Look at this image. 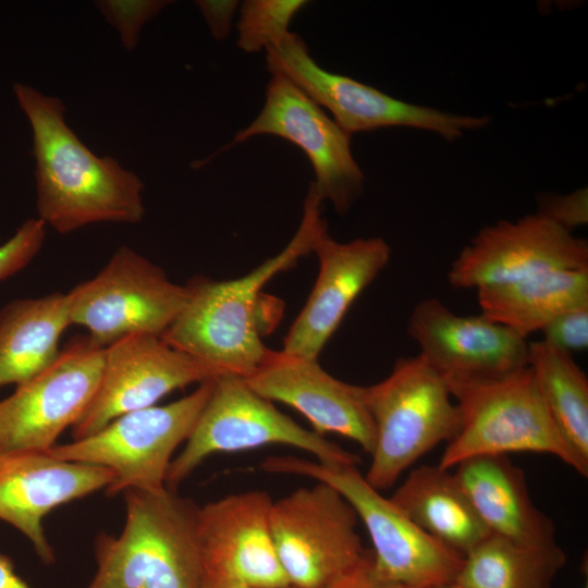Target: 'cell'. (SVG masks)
Here are the masks:
<instances>
[{
    "label": "cell",
    "instance_id": "1",
    "mask_svg": "<svg viewBox=\"0 0 588 588\" xmlns=\"http://www.w3.org/2000/svg\"><path fill=\"white\" fill-rule=\"evenodd\" d=\"M13 91L33 132L38 219L61 234L98 222L138 223L139 176L95 155L68 125L61 99L21 83Z\"/></svg>",
    "mask_w": 588,
    "mask_h": 588
},
{
    "label": "cell",
    "instance_id": "2",
    "mask_svg": "<svg viewBox=\"0 0 588 588\" xmlns=\"http://www.w3.org/2000/svg\"><path fill=\"white\" fill-rule=\"evenodd\" d=\"M321 203L311 183L292 240L249 273L226 281L192 279L186 284L185 307L160 338L217 376L247 378L254 373L272 352L261 340V290L277 273L313 252L319 235L327 231Z\"/></svg>",
    "mask_w": 588,
    "mask_h": 588
},
{
    "label": "cell",
    "instance_id": "3",
    "mask_svg": "<svg viewBox=\"0 0 588 588\" xmlns=\"http://www.w3.org/2000/svg\"><path fill=\"white\" fill-rule=\"evenodd\" d=\"M124 499V527L97 537V572L87 588H199V506L167 487L126 490Z\"/></svg>",
    "mask_w": 588,
    "mask_h": 588
},
{
    "label": "cell",
    "instance_id": "4",
    "mask_svg": "<svg viewBox=\"0 0 588 588\" xmlns=\"http://www.w3.org/2000/svg\"><path fill=\"white\" fill-rule=\"evenodd\" d=\"M461 425L439 466L453 469L481 455L544 453L583 477L588 466L571 451L554 425L529 366L495 378H446Z\"/></svg>",
    "mask_w": 588,
    "mask_h": 588
},
{
    "label": "cell",
    "instance_id": "5",
    "mask_svg": "<svg viewBox=\"0 0 588 588\" xmlns=\"http://www.w3.org/2000/svg\"><path fill=\"white\" fill-rule=\"evenodd\" d=\"M365 396L376 433L365 478L379 491L391 488L460 429V412L446 378L420 354L399 359L387 378L365 387Z\"/></svg>",
    "mask_w": 588,
    "mask_h": 588
},
{
    "label": "cell",
    "instance_id": "6",
    "mask_svg": "<svg viewBox=\"0 0 588 588\" xmlns=\"http://www.w3.org/2000/svg\"><path fill=\"white\" fill-rule=\"evenodd\" d=\"M268 473L298 475L332 486L352 505L372 543L375 573L406 588L453 583L464 556L438 541L373 488L357 466H329L295 456L266 458Z\"/></svg>",
    "mask_w": 588,
    "mask_h": 588
},
{
    "label": "cell",
    "instance_id": "7",
    "mask_svg": "<svg viewBox=\"0 0 588 588\" xmlns=\"http://www.w3.org/2000/svg\"><path fill=\"white\" fill-rule=\"evenodd\" d=\"M271 444L296 448L329 466H357L358 455L306 429L256 393L244 378L221 375L185 441L169 467L166 487L176 490L205 458Z\"/></svg>",
    "mask_w": 588,
    "mask_h": 588
},
{
    "label": "cell",
    "instance_id": "8",
    "mask_svg": "<svg viewBox=\"0 0 588 588\" xmlns=\"http://www.w3.org/2000/svg\"><path fill=\"white\" fill-rule=\"evenodd\" d=\"M213 379L167 405L123 414L88 437L56 444L49 453L60 460L111 470L113 481L106 488L109 495L131 489L162 490L172 455L192 433L211 393Z\"/></svg>",
    "mask_w": 588,
    "mask_h": 588
},
{
    "label": "cell",
    "instance_id": "9",
    "mask_svg": "<svg viewBox=\"0 0 588 588\" xmlns=\"http://www.w3.org/2000/svg\"><path fill=\"white\" fill-rule=\"evenodd\" d=\"M72 324L106 348L131 334L161 336L181 314L188 289L130 247L115 250L91 279L66 293Z\"/></svg>",
    "mask_w": 588,
    "mask_h": 588
},
{
    "label": "cell",
    "instance_id": "10",
    "mask_svg": "<svg viewBox=\"0 0 588 588\" xmlns=\"http://www.w3.org/2000/svg\"><path fill=\"white\" fill-rule=\"evenodd\" d=\"M266 68L286 77L348 134L383 127L404 126L433 132L446 140L466 131L485 127L487 117L457 115L413 105L385 93L321 68L310 56L304 39L289 33L266 49Z\"/></svg>",
    "mask_w": 588,
    "mask_h": 588
},
{
    "label": "cell",
    "instance_id": "11",
    "mask_svg": "<svg viewBox=\"0 0 588 588\" xmlns=\"http://www.w3.org/2000/svg\"><path fill=\"white\" fill-rule=\"evenodd\" d=\"M358 517L332 486L318 481L273 501L270 528L278 559L294 588H323L365 555Z\"/></svg>",
    "mask_w": 588,
    "mask_h": 588
},
{
    "label": "cell",
    "instance_id": "12",
    "mask_svg": "<svg viewBox=\"0 0 588 588\" xmlns=\"http://www.w3.org/2000/svg\"><path fill=\"white\" fill-rule=\"evenodd\" d=\"M105 348L88 335L70 340L41 372L0 401V452L49 451L94 400Z\"/></svg>",
    "mask_w": 588,
    "mask_h": 588
},
{
    "label": "cell",
    "instance_id": "13",
    "mask_svg": "<svg viewBox=\"0 0 588 588\" xmlns=\"http://www.w3.org/2000/svg\"><path fill=\"white\" fill-rule=\"evenodd\" d=\"M274 135L299 147L313 166L311 182L321 200L346 213L362 195L364 173L351 150V134L284 76L273 74L259 114L222 149L257 135Z\"/></svg>",
    "mask_w": 588,
    "mask_h": 588
},
{
    "label": "cell",
    "instance_id": "14",
    "mask_svg": "<svg viewBox=\"0 0 588 588\" xmlns=\"http://www.w3.org/2000/svg\"><path fill=\"white\" fill-rule=\"evenodd\" d=\"M561 269H588L587 243L541 212L482 229L453 261V287L483 289Z\"/></svg>",
    "mask_w": 588,
    "mask_h": 588
},
{
    "label": "cell",
    "instance_id": "15",
    "mask_svg": "<svg viewBox=\"0 0 588 588\" xmlns=\"http://www.w3.org/2000/svg\"><path fill=\"white\" fill-rule=\"evenodd\" d=\"M218 377L160 336L136 333L105 348L103 366L94 400L72 427L74 440L88 437L117 417L147 408L164 395Z\"/></svg>",
    "mask_w": 588,
    "mask_h": 588
},
{
    "label": "cell",
    "instance_id": "16",
    "mask_svg": "<svg viewBox=\"0 0 588 588\" xmlns=\"http://www.w3.org/2000/svg\"><path fill=\"white\" fill-rule=\"evenodd\" d=\"M272 502L266 491L250 490L198 507L200 579L233 580L256 588L290 586L271 535Z\"/></svg>",
    "mask_w": 588,
    "mask_h": 588
},
{
    "label": "cell",
    "instance_id": "17",
    "mask_svg": "<svg viewBox=\"0 0 588 588\" xmlns=\"http://www.w3.org/2000/svg\"><path fill=\"white\" fill-rule=\"evenodd\" d=\"M407 331L445 378H495L528 365V342L483 315L460 316L438 298L419 302Z\"/></svg>",
    "mask_w": 588,
    "mask_h": 588
},
{
    "label": "cell",
    "instance_id": "18",
    "mask_svg": "<svg viewBox=\"0 0 588 588\" xmlns=\"http://www.w3.org/2000/svg\"><path fill=\"white\" fill-rule=\"evenodd\" d=\"M107 468L54 457L49 451L0 452V519L15 527L46 564L54 552L42 526L53 509L106 489Z\"/></svg>",
    "mask_w": 588,
    "mask_h": 588
},
{
    "label": "cell",
    "instance_id": "19",
    "mask_svg": "<svg viewBox=\"0 0 588 588\" xmlns=\"http://www.w3.org/2000/svg\"><path fill=\"white\" fill-rule=\"evenodd\" d=\"M244 380L265 399L295 408L318 434L336 433L371 454L376 433L365 387L334 378L318 364V359L272 351Z\"/></svg>",
    "mask_w": 588,
    "mask_h": 588
},
{
    "label": "cell",
    "instance_id": "20",
    "mask_svg": "<svg viewBox=\"0 0 588 588\" xmlns=\"http://www.w3.org/2000/svg\"><path fill=\"white\" fill-rule=\"evenodd\" d=\"M313 253L319 261L318 277L282 352L318 359L353 302L389 262L391 248L380 237L340 243L324 231Z\"/></svg>",
    "mask_w": 588,
    "mask_h": 588
},
{
    "label": "cell",
    "instance_id": "21",
    "mask_svg": "<svg viewBox=\"0 0 588 588\" xmlns=\"http://www.w3.org/2000/svg\"><path fill=\"white\" fill-rule=\"evenodd\" d=\"M452 473L491 535L530 547L556 543L553 522L534 504L524 470L509 455L470 457Z\"/></svg>",
    "mask_w": 588,
    "mask_h": 588
},
{
    "label": "cell",
    "instance_id": "22",
    "mask_svg": "<svg viewBox=\"0 0 588 588\" xmlns=\"http://www.w3.org/2000/svg\"><path fill=\"white\" fill-rule=\"evenodd\" d=\"M390 500L428 535L463 556L491 535L450 469L420 465Z\"/></svg>",
    "mask_w": 588,
    "mask_h": 588
},
{
    "label": "cell",
    "instance_id": "23",
    "mask_svg": "<svg viewBox=\"0 0 588 588\" xmlns=\"http://www.w3.org/2000/svg\"><path fill=\"white\" fill-rule=\"evenodd\" d=\"M71 324L66 293L8 303L0 310V388L23 384L46 369Z\"/></svg>",
    "mask_w": 588,
    "mask_h": 588
},
{
    "label": "cell",
    "instance_id": "24",
    "mask_svg": "<svg viewBox=\"0 0 588 588\" xmlns=\"http://www.w3.org/2000/svg\"><path fill=\"white\" fill-rule=\"evenodd\" d=\"M481 315L519 335L541 331L559 315L588 305V269H561L477 290Z\"/></svg>",
    "mask_w": 588,
    "mask_h": 588
},
{
    "label": "cell",
    "instance_id": "25",
    "mask_svg": "<svg viewBox=\"0 0 588 588\" xmlns=\"http://www.w3.org/2000/svg\"><path fill=\"white\" fill-rule=\"evenodd\" d=\"M565 563L558 543L530 547L489 535L464 555L454 583L462 588H552Z\"/></svg>",
    "mask_w": 588,
    "mask_h": 588
},
{
    "label": "cell",
    "instance_id": "26",
    "mask_svg": "<svg viewBox=\"0 0 588 588\" xmlns=\"http://www.w3.org/2000/svg\"><path fill=\"white\" fill-rule=\"evenodd\" d=\"M528 366L561 437L588 466V379L572 355L544 341L528 343Z\"/></svg>",
    "mask_w": 588,
    "mask_h": 588
},
{
    "label": "cell",
    "instance_id": "27",
    "mask_svg": "<svg viewBox=\"0 0 588 588\" xmlns=\"http://www.w3.org/2000/svg\"><path fill=\"white\" fill-rule=\"evenodd\" d=\"M308 1L246 0L241 4L237 46L247 53L258 52L289 34L292 19Z\"/></svg>",
    "mask_w": 588,
    "mask_h": 588
},
{
    "label": "cell",
    "instance_id": "28",
    "mask_svg": "<svg viewBox=\"0 0 588 588\" xmlns=\"http://www.w3.org/2000/svg\"><path fill=\"white\" fill-rule=\"evenodd\" d=\"M96 7L120 35L126 50L136 48L143 26L171 1L164 0H100Z\"/></svg>",
    "mask_w": 588,
    "mask_h": 588
},
{
    "label": "cell",
    "instance_id": "29",
    "mask_svg": "<svg viewBox=\"0 0 588 588\" xmlns=\"http://www.w3.org/2000/svg\"><path fill=\"white\" fill-rule=\"evenodd\" d=\"M46 235L40 219L26 220L5 243L0 245V281L27 266L39 253Z\"/></svg>",
    "mask_w": 588,
    "mask_h": 588
},
{
    "label": "cell",
    "instance_id": "30",
    "mask_svg": "<svg viewBox=\"0 0 588 588\" xmlns=\"http://www.w3.org/2000/svg\"><path fill=\"white\" fill-rule=\"evenodd\" d=\"M543 340L565 353L588 346V305L567 310L551 320L542 330Z\"/></svg>",
    "mask_w": 588,
    "mask_h": 588
},
{
    "label": "cell",
    "instance_id": "31",
    "mask_svg": "<svg viewBox=\"0 0 588 588\" xmlns=\"http://www.w3.org/2000/svg\"><path fill=\"white\" fill-rule=\"evenodd\" d=\"M561 226L571 231L587 223V189L566 196L547 197L539 211Z\"/></svg>",
    "mask_w": 588,
    "mask_h": 588
},
{
    "label": "cell",
    "instance_id": "32",
    "mask_svg": "<svg viewBox=\"0 0 588 588\" xmlns=\"http://www.w3.org/2000/svg\"><path fill=\"white\" fill-rule=\"evenodd\" d=\"M323 588H406L380 578L373 571L371 551L367 550L363 559Z\"/></svg>",
    "mask_w": 588,
    "mask_h": 588
},
{
    "label": "cell",
    "instance_id": "33",
    "mask_svg": "<svg viewBox=\"0 0 588 588\" xmlns=\"http://www.w3.org/2000/svg\"><path fill=\"white\" fill-rule=\"evenodd\" d=\"M212 37L225 39L232 27L234 12L238 1L232 0H198L196 1Z\"/></svg>",
    "mask_w": 588,
    "mask_h": 588
},
{
    "label": "cell",
    "instance_id": "34",
    "mask_svg": "<svg viewBox=\"0 0 588 588\" xmlns=\"http://www.w3.org/2000/svg\"><path fill=\"white\" fill-rule=\"evenodd\" d=\"M0 588H33L17 573L12 559L0 553Z\"/></svg>",
    "mask_w": 588,
    "mask_h": 588
},
{
    "label": "cell",
    "instance_id": "35",
    "mask_svg": "<svg viewBox=\"0 0 588 588\" xmlns=\"http://www.w3.org/2000/svg\"><path fill=\"white\" fill-rule=\"evenodd\" d=\"M199 588H256L243 583L223 579H206L201 578ZM285 588H294L292 586Z\"/></svg>",
    "mask_w": 588,
    "mask_h": 588
},
{
    "label": "cell",
    "instance_id": "36",
    "mask_svg": "<svg viewBox=\"0 0 588 588\" xmlns=\"http://www.w3.org/2000/svg\"><path fill=\"white\" fill-rule=\"evenodd\" d=\"M431 588H462V587H460L458 585H456V584L453 581V583H450V584H445V585H441V586H436V587H431Z\"/></svg>",
    "mask_w": 588,
    "mask_h": 588
},
{
    "label": "cell",
    "instance_id": "37",
    "mask_svg": "<svg viewBox=\"0 0 588 588\" xmlns=\"http://www.w3.org/2000/svg\"><path fill=\"white\" fill-rule=\"evenodd\" d=\"M585 588H588L587 585L585 586Z\"/></svg>",
    "mask_w": 588,
    "mask_h": 588
}]
</instances>
